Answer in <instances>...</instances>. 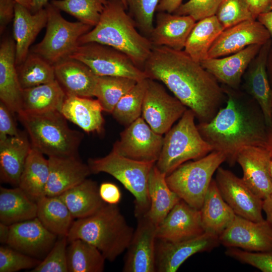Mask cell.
I'll return each mask as SVG.
<instances>
[{"instance_id": "484cf974", "label": "cell", "mask_w": 272, "mask_h": 272, "mask_svg": "<svg viewBox=\"0 0 272 272\" xmlns=\"http://www.w3.org/2000/svg\"><path fill=\"white\" fill-rule=\"evenodd\" d=\"M22 90L16 64L15 42L6 37L0 45V101L15 114L21 111Z\"/></svg>"}, {"instance_id": "f907efd6", "label": "cell", "mask_w": 272, "mask_h": 272, "mask_svg": "<svg viewBox=\"0 0 272 272\" xmlns=\"http://www.w3.org/2000/svg\"><path fill=\"white\" fill-rule=\"evenodd\" d=\"M99 192L102 200L108 204L117 205L121 198V193L115 184L105 182L99 186Z\"/></svg>"}, {"instance_id": "44dd1931", "label": "cell", "mask_w": 272, "mask_h": 272, "mask_svg": "<svg viewBox=\"0 0 272 272\" xmlns=\"http://www.w3.org/2000/svg\"><path fill=\"white\" fill-rule=\"evenodd\" d=\"M270 161L268 151L262 147H246L237 156L236 162L243 171L242 179L262 199L272 192L269 169Z\"/></svg>"}, {"instance_id": "52a82bcc", "label": "cell", "mask_w": 272, "mask_h": 272, "mask_svg": "<svg viewBox=\"0 0 272 272\" xmlns=\"http://www.w3.org/2000/svg\"><path fill=\"white\" fill-rule=\"evenodd\" d=\"M155 163L129 159L113 150L103 157L90 158L88 161L92 173L110 174L133 195L134 214L137 218L145 215L150 209L148 179Z\"/></svg>"}, {"instance_id": "7bdbcfd3", "label": "cell", "mask_w": 272, "mask_h": 272, "mask_svg": "<svg viewBox=\"0 0 272 272\" xmlns=\"http://www.w3.org/2000/svg\"><path fill=\"white\" fill-rule=\"evenodd\" d=\"M215 16L224 29L254 20L245 0H222Z\"/></svg>"}, {"instance_id": "4316f807", "label": "cell", "mask_w": 272, "mask_h": 272, "mask_svg": "<svg viewBox=\"0 0 272 272\" xmlns=\"http://www.w3.org/2000/svg\"><path fill=\"white\" fill-rule=\"evenodd\" d=\"M47 13L45 8L32 13L26 7L16 4L13 19V36L16 44V66L21 64L30 52L31 45L46 27Z\"/></svg>"}, {"instance_id": "836d02e7", "label": "cell", "mask_w": 272, "mask_h": 272, "mask_svg": "<svg viewBox=\"0 0 272 272\" xmlns=\"http://www.w3.org/2000/svg\"><path fill=\"white\" fill-rule=\"evenodd\" d=\"M58 196L76 220L93 215L105 203L100 197L97 183L87 178Z\"/></svg>"}, {"instance_id": "91938a15", "label": "cell", "mask_w": 272, "mask_h": 272, "mask_svg": "<svg viewBox=\"0 0 272 272\" xmlns=\"http://www.w3.org/2000/svg\"><path fill=\"white\" fill-rule=\"evenodd\" d=\"M266 69L269 83L272 88V45L267 56Z\"/></svg>"}, {"instance_id": "277c9868", "label": "cell", "mask_w": 272, "mask_h": 272, "mask_svg": "<svg viewBox=\"0 0 272 272\" xmlns=\"http://www.w3.org/2000/svg\"><path fill=\"white\" fill-rule=\"evenodd\" d=\"M134 231L117 205L105 203L93 215L75 220L67 238L92 244L112 262L128 248Z\"/></svg>"}, {"instance_id": "816d5d0a", "label": "cell", "mask_w": 272, "mask_h": 272, "mask_svg": "<svg viewBox=\"0 0 272 272\" xmlns=\"http://www.w3.org/2000/svg\"><path fill=\"white\" fill-rule=\"evenodd\" d=\"M16 3L13 0H0V33L2 35L8 25L14 19Z\"/></svg>"}, {"instance_id": "7402d4cb", "label": "cell", "mask_w": 272, "mask_h": 272, "mask_svg": "<svg viewBox=\"0 0 272 272\" xmlns=\"http://www.w3.org/2000/svg\"><path fill=\"white\" fill-rule=\"evenodd\" d=\"M262 45H251L224 57L208 58L200 64L222 85L238 89L243 75Z\"/></svg>"}, {"instance_id": "9c48e42d", "label": "cell", "mask_w": 272, "mask_h": 272, "mask_svg": "<svg viewBox=\"0 0 272 272\" xmlns=\"http://www.w3.org/2000/svg\"><path fill=\"white\" fill-rule=\"evenodd\" d=\"M44 8L47 13L45 34L43 39L30 51L54 65L70 57L79 45L80 38L93 27L79 21L65 20L60 11L50 3Z\"/></svg>"}, {"instance_id": "b9f144b4", "label": "cell", "mask_w": 272, "mask_h": 272, "mask_svg": "<svg viewBox=\"0 0 272 272\" xmlns=\"http://www.w3.org/2000/svg\"><path fill=\"white\" fill-rule=\"evenodd\" d=\"M108 0H52L50 3L92 27L99 22Z\"/></svg>"}, {"instance_id": "7c38bea8", "label": "cell", "mask_w": 272, "mask_h": 272, "mask_svg": "<svg viewBox=\"0 0 272 272\" xmlns=\"http://www.w3.org/2000/svg\"><path fill=\"white\" fill-rule=\"evenodd\" d=\"M164 137L155 132L140 117L126 126L112 150L133 160L156 163L163 146Z\"/></svg>"}, {"instance_id": "ee69618b", "label": "cell", "mask_w": 272, "mask_h": 272, "mask_svg": "<svg viewBox=\"0 0 272 272\" xmlns=\"http://www.w3.org/2000/svg\"><path fill=\"white\" fill-rule=\"evenodd\" d=\"M160 1L127 0L129 14L139 31L148 38L154 28V16Z\"/></svg>"}, {"instance_id": "9f6ffc18", "label": "cell", "mask_w": 272, "mask_h": 272, "mask_svg": "<svg viewBox=\"0 0 272 272\" xmlns=\"http://www.w3.org/2000/svg\"><path fill=\"white\" fill-rule=\"evenodd\" d=\"M262 210L266 215V220L272 226V192L262 199Z\"/></svg>"}, {"instance_id": "d590c367", "label": "cell", "mask_w": 272, "mask_h": 272, "mask_svg": "<svg viewBox=\"0 0 272 272\" xmlns=\"http://www.w3.org/2000/svg\"><path fill=\"white\" fill-rule=\"evenodd\" d=\"M36 202L37 218L43 225L58 236H67L74 218L60 197L44 195Z\"/></svg>"}, {"instance_id": "03108f58", "label": "cell", "mask_w": 272, "mask_h": 272, "mask_svg": "<svg viewBox=\"0 0 272 272\" xmlns=\"http://www.w3.org/2000/svg\"><path fill=\"white\" fill-rule=\"evenodd\" d=\"M271 126H272V108H271Z\"/></svg>"}, {"instance_id": "d4e9b609", "label": "cell", "mask_w": 272, "mask_h": 272, "mask_svg": "<svg viewBox=\"0 0 272 272\" xmlns=\"http://www.w3.org/2000/svg\"><path fill=\"white\" fill-rule=\"evenodd\" d=\"M55 79L66 96L92 98L98 76L82 61L72 58L53 65Z\"/></svg>"}, {"instance_id": "8d00e7d4", "label": "cell", "mask_w": 272, "mask_h": 272, "mask_svg": "<svg viewBox=\"0 0 272 272\" xmlns=\"http://www.w3.org/2000/svg\"><path fill=\"white\" fill-rule=\"evenodd\" d=\"M224 30L215 15L198 21L187 39L184 51L200 63L208 58L211 46Z\"/></svg>"}, {"instance_id": "8fae6325", "label": "cell", "mask_w": 272, "mask_h": 272, "mask_svg": "<svg viewBox=\"0 0 272 272\" xmlns=\"http://www.w3.org/2000/svg\"><path fill=\"white\" fill-rule=\"evenodd\" d=\"M187 107L164 87L148 78L142 107V117L156 133L163 135L179 120Z\"/></svg>"}, {"instance_id": "bcb514c9", "label": "cell", "mask_w": 272, "mask_h": 272, "mask_svg": "<svg viewBox=\"0 0 272 272\" xmlns=\"http://www.w3.org/2000/svg\"><path fill=\"white\" fill-rule=\"evenodd\" d=\"M41 261L8 246L0 247V272H16L23 269H32Z\"/></svg>"}, {"instance_id": "30bf717a", "label": "cell", "mask_w": 272, "mask_h": 272, "mask_svg": "<svg viewBox=\"0 0 272 272\" xmlns=\"http://www.w3.org/2000/svg\"><path fill=\"white\" fill-rule=\"evenodd\" d=\"M70 58L84 63L99 76H118L139 81L148 78L123 52L108 45L90 42L79 45Z\"/></svg>"}, {"instance_id": "6f0895ef", "label": "cell", "mask_w": 272, "mask_h": 272, "mask_svg": "<svg viewBox=\"0 0 272 272\" xmlns=\"http://www.w3.org/2000/svg\"><path fill=\"white\" fill-rule=\"evenodd\" d=\"M10 225L0 222V242L7 244L10 235Z\"/></svg>"}, {"instance_id": "5bb4252c", "label": "cell", "mask_w": 272, "mask_h": 272, "mask_svg": "<svg viewBox=\"0 0 272 272\" xmlns=\"http://www.w3.org/2000/svg\"><path fill=\"white\" fill-rule=\"evenodd\" d=\"M219 238L220 244L226 247L252 252L272 251V226L265 219L255 222L236 215Z\"/></svg>"}, {"instance_id": "11a10c76", "label": "cell", "mask_w": 272, "mask_h": 272, "mask_svg": "<svg viewBox=\"0 0 272 272\" xmlns=\"http://www.w3.org/2000/svg\"><path fill=\"white\" fill-rule=\"evenodd\" d=\"M257 20L261 23L268 31L270 35L272 45V10L259 15Z\"/></svg>"}, {"instance_id": "f1b7e54d", "label": "cell", "mask_w": 272, "mask_h": 272, "mask_svg": "<svg viewBox=\"0 0 272 272\" xmlns=\"http://www.w3.org/2000/svg\"><path fill=\"white\" fill-rule=\"evenodd\" d=\"M102 107L97 99L66 96L61 112L67 120L87 132L102 131L104 118Z\"/></svg>"}, {"instance_id": "8992f818", "label": "cell", "mask_w": 272, "mask_h": 272, "mask_svg": "<svg viewBox=\"0 0 272 272\" xmlns=\"http://www.w3.org/2000/svg\"><path fill=\"white\" fill-rule=\"evenodd\" d=\"M195 118L194 112L187 109L178 122L165 133L155 165L166 176L185 162L200 159L214 151L201 135Z\"/></svg>"}, {"instance_id": "2e32d148", "label": "cell", "mask_w": 272, "mask_h": 272, "mask_svg": "<svg viewBox=\"0 0 272 272\" xmlns=\"http://www.w3.org/2000/svg\"><path fill=\"white\" fill-rule=\"evenodd\" d=\"M270 39L268 31L258 20H247L225 29L211 46L208 58L227 56L251 45H263Z\"/></svg>"}, {"instance_id": "f6af8a7d", "label": "cell", "mask_w": 272, "mask_h": 272, "mask_svg": "<svg viewBox=\"0 0 272 272\" xmlns=\"http://www.w3.org/2000/svg\"><path fill=\"white\" fill-rule=\"evenodd\" d=\"M52 248L32 272H68L67 236H58Z\"/></svg>"}, {"instance_id": "ba28073f", "label": "cell", "mask_w": 272, "mask_h": 272, "mask_svg": "<svg viewBox=\"0 0 272 272\" xmlns=\"http://www.w3.org/2000/svg\"><path fill=\"white\" fill-rule=\"evenodd\" d=\"M226 160L223 153L213 151L200 159L185 162L166 176L167 184L181 199L200 210L214 174Z\"/></svg>"}, {"instance_id": "ab89813d", "label": "cell", "mask_w": 272, "mask_h": 272, "mask_svg": "<svg viewBox=\"0 0 272 272\" xmlns=\"http://www.w3.org/2000/svg\"><path fill=\"white\" fill-rule=\"evenodd\" d=\"M137 82L124 77L98 76L94 97L99 101L104 111L111 113L119 100Z\"/></svg>"}, {"instance_id": "1f68e13d", "label": "cell", "mask_w": 272, "mask_h": 272, "mask_svg": "<svg viewBox=\"0 0 272 272\" xmlns=\"http://www.w3.org/2000/svg\"><path fill=\"white\" fill-rule=\"evenodd\" d=\"M166 175L155 164L148 179V193L150 207L145 215L158 226L165 218L174 206L181 199L168 185Z\"/></svg>"}, {"instance_id": "f5cc1de1", "label": "cell", "mask_w": 272, "mask_h": 272, "mask_svg": "<svg viewBox=\"0 0 272 272\" xmlns=\"http://www.w3.org/2000/svg\"><path fill=\"white\" fill-rule=\"evenodd\" d=\"M254 20L272 10V0H245Z\"/></svg>"}, {"instance_id": "6da1fadb", "label": "cell", "mask_w": 272, "mask_h": 272, "mask_svg": "<svg viewBox=\"0 0 272 272\" xmlns=\"http://www.w3.org/2000/svg\"><path fill=\"white\" fill-rule=\"evenodd\" d=\"M143 71L162 82L199 122L211 121L226 99L218 81L184 50L153 46Z\"/></svg>"}, {"instance_id": "f546056e", "label": "cell", "mask_w": 272, "mask_h": 272, "mask_svg": "<svg viewBox=\"0 0 272 272\" xmlns=\"http://www.w3.org/2000/svg\"><path fill=\"white\" fill-rule=\"evenodd\" d=\"M205 232L219 236L232 223L236 214L223 198L215 179H212L200 209Z\"/></svg>"}, {"instance_id": "e575fe53", "label": "cell", "mask_w": 272, "mask_h": 272, "mask_svg": "<svg viewBox=\"0 0 272 272\" xmlns=\"http://www.w3.org/2000/svg\"><path fill=\"white\" fill-rule=\"evenodd\" d=\"M49 174L48 159L32 148L27 158L18 186L36 201L45 195Z\"/></svg>"}, {"instance_id": "c3c4849f", "label": "cell", "mask_w": 272, "mask_h": 272, "mask_svg": "<svg viewBox=\"0 0 272 272\" xmlns=\"http://www.w3.org/2000/svg\"><path fill=\"white\" fill-rule=\"evenodd\" d=\"M222 0H189L174 12L180 15H188L196 21L215 15Z\"/></svg>"}, {"instance_id": "e0dca14e", "label": "cell", "mask_w": 272, "mask_h": 272, "mask_svg": "<svg viewBox=\"0 0 272 272\" xmlns=\"http://www.w3.org/2000/svg\"><path fill=\"white\" fill-rule=\"evenodd\" d=\"M137 227L127 249L124 272H155L157 226L146 215L138 218Z\"/></svg>"}, {"instance_id": "ffe728a7", "label": "cell", "mask_w": 272, "mask_h": 272, "mask_svg": "<svg viewBox=\"0 0 272 272\" xmlns=\"http://www.w3.org/2000/svg\"><path fill=\"white\" fill-rule=\"evenodd\" d=\"M271 46L270 39L261 46L243 76L245 92L259 105L268 127L271 126L272 88L267 74L266 63Z\"/></svg>"}, {"instance_id": "7dc6e473", "label": "cell", "mask_w": 272, "mask_h": 272, "mask_svg": "<svg viewBox=\"0 0 272 272\" xmlns=\"http://www.w3.org/2000/svg\"><path fill=\"white\" fill-rule=\"evenodd\" d=\"M225 254L241 263L250 265L262 272H272V251L252 252L228 247Z\"/></svg>"}, {"instance_id": "4fadbf2b", "label": "cell", "mask_w": 272, "mask_h": 272, "mask_svg": "<svg viewBox=\"0 0 272 272\" xmlns=\"http://www.w3.org/2000/svg\"><path fill=\"white\" fill-rule=\"evenodd\" d=\"M215 179L223 198L236 215L255 222L264 219L262 199L242 178L220 166Z\"/></svg>"}, {"instance_id": "3957f363", "label": "cell", "mask_w": 272, "mask_h": 272, "mask_svg": "<svg viewBox=\"0 0 272 272\" xmlns=\"http://www.w3.org/2000/svg\"><path fill=\"white\" fill-rule=\"evenodd\" d=\"M120 0H108L97 25L82 36L79 45L97 42L123 52L143 70L153 45L138 30L135 21Z\"/></svg>"}, {"instance_id": "be15d7a7", "label": "cell", "mask_w": 272, "mask_h": 272, "mask_svg": "<svg viewBox=\"0 0 272 272\" xmlns=\"http://www.w3.org/2000/svg\"><path fill=\"white\" fill-rule=\"evenodd\" d=\"M269 169L270 176L272 180V161H271L270 162Z\"/></svg>"}, {"instance_id": "83f0119b", "label": "cell", "mask_w": 272, "mask_h": 272, "mask_svg": "<svg viewBox=\"0 0 272 272\" xmlns=\"http://www.w3.org/2000/svg\"><path fill=\"white\" fill-rule=\"evenodd\" d=\"M32 147L25 130L0 141L1 181L18 186Z\"/></svg>"}, {"instance_id": "60d3db41", "label": "cell", "mask_w": 272, "mask_h": 272, "mask_svg": "<svg viewBox=\"0 0 272 272\" xmlns=\"http://www.w3.org/2000/svg\"><path fill=\"white\" fill-rule=\"evenodd\" d=\"M148 78L138 81L117 102L111 114L120 124L128 126L141 117Z\"/></svg>"}, {"instance_id": "9a60e30c", "label": "cell", "mask_w": 272, "mask_h": 272, "mask_svg": "<svg viewBox=\"0 0 272 272\" xmlns=\"http://www.w3.org/2000/svg\"><path fill=\"white\" fill-rule=\"evenodd\" d=\"M156 244V268L158 272H176L191 256L209 252L220 244L219 238L205 232L196 237L176 242L158 239Z\"/></svg>"}, {"instance_id": "f35d334b", "label": "cell", "mask_w": 272, "mask_h": 272, "mask_svg": "<svg viewBox=\"0 0 272 272\" xmlns=\"http://www.w3.org/2000/svg\"><path fill=\"white\" fill-rule=\"evenodd\" d=\"M17 66L22 90L55 81L54 66L38 54L31 51L25 60Z\"/></svg>"}, {"instance_id": "d6986e66", "label": "cell", "mask_w": 272, "mask_h": 272, "mask_svg": "<svg viewBox=\"0 0 272 272\" xmlns=\"http://www.w3.org/2000/svg\"><path fill=\"white\" fill-rule=\"evenodd\" d=\"M205 232L200 210L180 199L157 227V239L176 242L190 239Z\"/></svg>"}, {"instance_id": "74e56055", "label": "cell", "mask_w": 272, "mask_h": 272, "mask_svg": "<svg viewBox=\"0 0 272 272\" xmlns=\"http://www.w3.org/2000/svg\"><path fill=\"white\" fill-rule=\"evenodd\" d=\"M105 260L101 252L92 244L80 239L69 242L68 272H102Z\"/></svg>"}, {"instance_id": "5b68a950", "label": "cell", "mask_w": 272, "mask_h": 272, "mask_svg": "<svg viewBox=\"0 0 272 272\" xmlns=\"http://www.w3.org/2000/svg\"><path fill=\"white\" fill-rule=\"evenodd\" d=\"M17 114L32 148L48 157L79 156L84 134L70 128L60 111Z\"/></svg>"}, {"instance_id": "603a6c76", "label": "cell", "mask_w": 272, "mask_h": 272, "mask_svg": "<svg viewBox=\"0 0 272 272\" xmlns=\"http://www.w3.org/2000/svg\"><path fill=\"white\" fill-rule=\"evenodd\" d=\"M49 174L45 195L59 196L92 174L88 164L79 156L49 157Z\"/></svg>"}, {"instance_id": "680465c9", "label": "cell", "mask_w": 272, "mask_h": 272, "mask_svg": "<svg viewBox=\"0 0 272 272\" xmlns=\"http://www.w3.org/2000/svg\"><path fill=\"white\" fill-rule=\"evenodd\" d=\"M49 0H33L32 6L30 11L35 13L44 8L48 3Z\"/></svg>"}, {"instance_id": "ac0fdd59", "label": "cell", "mask_w": 272, "mask_h": 272, "mask_svg": "<svg viewBox=\"0 0 272 272\" xmlns=\"http://www.w3.org/2000/svg\"><path fill=\"white\" fill-rule=\"evenodd\" d=\"M57 237L36 218L10 225L7 245L42 260L53 246Z\"/></svg>"}, {"instance_id": "7a4b0ae2", "label": "cell", "mask_w": 272, "mask_h": 272, "mask_svg": "<svg viewBox=\"0 0 272 272\" xmlns=\"http://www.w3.org/2000/svg\"><path fill=\"white\" fill-rule=\"evenodd\" d=\"M226 105L208 122H199L198 129L214 151L223 153L230 166L249 146L266 147L268 126L259 105L246 92L222 85Z\"/></svg>"}, {"instance_id": "6125c7cd", "label": "cell", "mask_w": 272, "mask_h": 272, "mask_svg": "<svg viewBox=\"0 0 272 272\" xmlns=\"http://www.w3.org/2000/svg\"><path fill=\"white\" fill-rule=\"evenodd\" d=\"M16 4L22 5L31 10L33 0H13Z\"/></svg>"}, {"instance_id": "e7e4bbea", "label": "cell", "mask_w": 272, "mask_h": 272, "mask_svg": "<svg viewBox=\"0 0 272 272\" xmlns=\"http://www.w3.org/2000/svg\"><path fill=\"white\" fill-rule=\"evenodd\" d=\"M127 10V0H120Z\"/></svg>"}, {"instance_id": "cb8c5ba5", "label": "cell", "mask_w": 272, "mask_h": 272, "mask_svg": "<svg viewBox=\"0 0 272 272\" xmlns=\"http://www.w3.org/2000/svg\"><path fill=\"white\" fill-rule=\"evenodd\" d=\"M156 22L148 37L152 45L182 50L196 21L188 15L158 12Z\"/></svg>"}, {"instance_id": "681fc988", "label": "cell", "mask_w": 272, "mask_h": 272, "mask_svg": "<svg viewBox=\"0 0 272 272\" xmlns=\"http://www.w3.org/2000/svg\"><path fill=\"white\" fill-rule=\"evenodd\" d=\"M14 113L3 102L0 101V141L8 137L18 135L20 131L17 128Z\"/></svg>"}, {"instance_id": "d6a6232c", "label": "cell", "mask_w": 272, "mask_h": 272, "mask_svg": "<svg viewBox=\"0 0 272 272\" xmlns=\"http://www.w3.org/2000/svg\"><path fill=\"white\" fill-rule=\"evenodd\" d=\"M37 204L19 186L0 187V222L8 225L37 218Z\"/></svg>"}, {"instance_id": "4dcf8cb0", "label": "cell", "mask_w": 272, "mask_h": 272, "mask_svg": "<svg viewBox=\"0 0 272 272\" xmlns=\"http://www.w3.org/2000/svg\"><path fill=\"white\" fill-rule=\"evenodd\" d=\"M66 97L65 92L56 80L49 83L23 89L20 112L30 114L54 111L61 112Z\"/></svg>"}, {"instance_id": "db71d44e", "label": "cell", "mask_w": 272, "mask_h": 272, "mask_svg": "<svg viewBox=\"0 0 272 272\" xmlns=\"http://www.w3.org/2000/svg\"><path fill=\"white\" fill-rule=\"evenodd\" d=\"M183 0H160L156 9L157 12L173 13L182 4Z\"/></svg>"}, {"instance_id": "94428289", "label": "cell", "mask_w": 272, "mask_h": 272, "mask_svg": "<svg viewBox=\"0 0 272 272\" xmlns=\"http://www.w3.org/2000/svg\"><path fill=\"white\" fill-rule=\"evenodd\" d=\"M266 149L269 152L271 161H272V126L268 127Z\"/></svg>"}]
</instances>
